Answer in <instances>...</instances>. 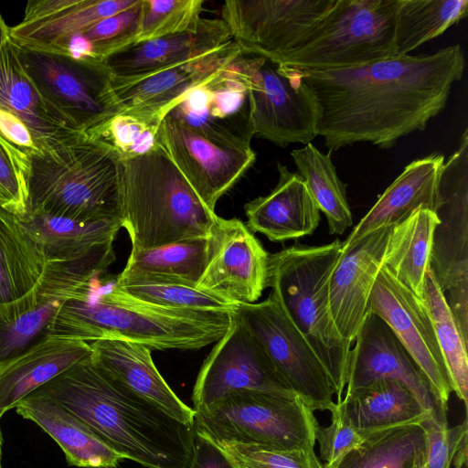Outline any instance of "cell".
Listing matches in <instances>:
<instances>
[{
	"mask_svg": "<svg viewBox=\"0 0 468 468\" xmlns=\"http://www.w3.org/2000/svg\"><path fill=\"white\" fill-rule=\"evenodd\" d=\"M452 465L454 468H467V439L455 453Z\"/></svg>",
	"mask_w": 468,
	"mask_h": 468,
	"instance_id": "681fc988",
	"label": "cell"
},
{
	"mask_svg": "<svg viewBox=\"0 0 468 468\" xmlns=\"http://www.w3.org/2000/svg\"><path fill=\"white\" fill-rule=\"evenodd\" d=\"M40 250L45 262L80 259L113 242L122 228L119 219L83 221L28 210L19 218Z\"/></svg>",
	"mask_w": 468,
	"mask_h": 468,
	"instance_id": "1f68e13d",
	"label": "cell"
},
{
	"mask_svg": "<svg viewBox=\"0 0 468 468\" xmlns=\"http://www.w3.org/2000/svg\"><path fill=\"white\" fill-rule=\"evenodd\" d=\"M27 210L77 220L119 219L122 161L103 141L78 134L27 157Z\"/></svg>",
	"mask_w": 468,
	"mask_h": 468,
	"instance_id": "277c9868",
	"label": "cell"
},
{
	"mask_svg": "<svg viewBox=\"0 0 468 468\" xmlns=\"http://www.w3.org/2000/svg\"><path fill=\"white\" fill-rule=\"evenodd\" d=\"M467 0H399L396 17V57L410 55L465 18Z\"/></svg>",
	"mask_w": 468,
	"mask_h": 468,
	"instance_id": "74e56055",
	"label": "cell"
},
{
	"mask_svg": "<svg viewBox=\"0 0 468 468\" xmlns=\"http://www.w3.org/2000/svg\"><path fill=\"white\" fill-rule=\"evenodd\" d=\"M244 389L296 394L261 343L232 311L229 329L217 341L198 372L192 392L193 409L203 410Z\"/></svg>",
	"mask_w": 468,
	"mask_h": 468,
	"instance_id": "9a60e30c",
	"label": "cell"
},
{
	"mask_svg": "<svg viewBox=\"0 0 468 468\" xmlns=\"http://www.w3.org/2000/svg\"><path fill=\"white\" fill-rule=\"evenodd\" d=\"M139 0H32L23 20L9 28L16 45L53 51L68 37L136 5Z\"/></svg>",
	"mask_w": 468,
	"mask_h": 468,
	"instance_id": "d4e9b609",
	"label": "cell"
},
{
	"mask_svg": "<svg viewBox=\"0 0 468 468\" xmlns=\"http://www.w3.org/2000/svg\"><path fill=\"white\" fill-rule=\"evenodd\" d=\"M430 268L468 341V129L444 162Z\"/></svg>",
	"mask_w": 468,
	"mask_h": 468,
	"instance_id": "30bf717a",
	"label": "cell"
},
{
	"mask_svg": "<svg viewBox=\"0 0 468 468\" xmlns=\"http://www.w3.org/2000/svg\"><path fill=\"white\" fill-rule=\"evenodd\" d=\"M12 44L44 100L72 130L91 136L114 115L111 74L104 63Z\"/></svg>",
	"mask_w": 468,
	"mask_h": 468,
	"instance_id": "9c48e42d",
	"label": "cell"
},
{
	"mask_svg": "<svg viewBox=\"0 0 468 468\" xmlns=\"http://www.w3.org/2000/svg\"><path fill=\"white\" fill-rule=\"evenodd\" d=\"M299 175L328 223L331 235H341L353 225L346 185L339 179L331 154L311 143L291 152Z\"/></svg>",
	"mask_w": 468,
	"mask_h": 468,
	"instance_id": "8d00e7d4",
	"label": "cell"
},
{
	"mask_svg": "<svg viewBox=\"0 0 468 468\" xmlns=\"http://www.w3.org/2000/svg\"><path fill=\"white\" fill-rule=\"evenodd\" d=\"M241 54L239 46L232 39L207 53L144 75L111 76L115 113L131 112L161 123L191 89L213 77Z\"/></svg>",
	"mask_w": 468,
	"mask_h": 468,
	"instance_id": "d6986e66",
	"label": "cell"
},
{
	"mask_svg": "<svg viewBox=\"0 0 468 468\" xmlns=\"http://www.w3.org/2000/svg\"><path fill=\"white\" fill-rule=\"evenodd\" d=\"M269 256L241 220L218 218L197 287L234 303H253L267 288Z\"/></svg>",
	"mask_w": 468,
	"mask_h": 468,
	"instance_id": "44dd1931",
	"label": "cell"
},
{
	"mask_svg": "<svg viewBox=\"0 0 468 468\" xmlns=\"http://www.w3.org/2000/svg\"><path fill=\"white\" fill-rule=\"evenodd\" d=\"M158 142L211 211L256 161L252 148L221 146L167 117L160 123Z\"/></svg>",
	"mask_w": 468,
	"mask_h": 468,
	"instance_id": "ffe728a7",
	"label": "cell"
},
{
	"mask_svg": "<svg viewBox=\"0 0 468 468\" xmlns=\"http://www.w3.org/2000/svg\"><path fill=\"white\" fill-rule=\"evenodd\" d=\"M329 411L330 424L317 427L315 441L324 468H335L349 452L364 441L366 436L360 434L349 423L338 403H335Z\"/></svg>",
	"mask_w": 468,
	"mask_h": 468,
	"instance_id": "bcb514c9",
	"label": "cell"
},
{
	"mask_svg": "<svg viewBox=\"0 0 468 468\" xmlns=\"http://www.w3.org/2000/svg\"><path fill=\"white\" fill-rule=\"evenodd\" d=\"M209 441L233 468H324L314 449L276 451L224 441Z\"/></svg>",
	"mask_w": 468,
	"mask_h": 468,
	"instance_id": "7bdbcfd3",
	"label": "cell"
},
{
	"mask_svg": "<svg viewBox=\"0 0 468 468\" xmlns=\"http://www.w3.org/2000/svg\"><path fill=\"white\" fill-rule=\"evenodd\" d=\"M218 218L160 146L122 161L119 220L129 234L132 251L208 238Z\"/></svg>",
	"mask_w": 468,
	"mask_h": 468,
	"instance_id": "5b68a950",
	"label": "cell"
},
{
	"mask_svg": "<svg viewBox=\"0 0 468 468\" xmlns=\"http://www.w3.org/2000/svg\"><path fill=\"white\" fill-rule=\"evenodd\" d=\"M15 409L54 439L70 466L116 468L126 460L74 414L43 394L32 392Z\"/></svg>",
	"mask_w": 468,
	"mask_h": 468,
	"instance_id": "f546056e",
	"label": "cell"
},
{
	"mask_svg": "<svg viewBox=\"0 0 468 468\" xmlns=\"http://www.w3.org/2000/svg\"><path fill=\"white\" fill-rule=\"evenodd\" d=\"M9 27L5 24L4 18L0 15V54L2 48L9 37Z\"/></svg>",
	"mask_w": 468,
	"mask_h": 468,
	"instance_id": "f907efd6",
	"label": "cell"
},
{
	"mask_svg": "<svg viewBox=\"0 0 468 468\" xmlns=\"http://www.w3.org/2000/svg\"><path fill=\"white\" fill-rule=\"evenodd\" d=\"M45 263L19 218L0 207V308L31 290Z\"/></svg>",
	"mask_w": 468,
	"mask_h": 468,
	"instance_id": "836d02e7",
	"label": "cell"
},
{
	"mask_svg": "<svg viewBox=\"0 0 468 468\" xmlns=\"http://www.w3.org/2000/svg\"><path fill=\"white\" fill-rule=\"evenodd\" d=\"M27 157L0 135V207L18 218L27 210Z\"/></svg>",
	"mask_w": 468,
	"mask_h": 468,
	"instance_id": "f6af8a7d",
	"label": "cell"
},
{
	"mask_svg": "<svg viewBox=\"0 0 468 468\" xmlns=\"http://www.w3.org/2000/svg\"><path fill=\"white\" fill-rule=\"evenodd\" d=\"M464 68L463 48L455 44L356 68L292 70L316 96L318 135L331 153L360 142L390 148L399 138L423 131L445 107Z\"/></svg>",
	"mask_w": 468,
	"mask_h": 468,
	"instance_id": "6da1fadb",
	"label": "cell"
},
{
	"mask_svg": "<svg viewBox=\"0 0 468 468\" xmlns=\"http://www.w3.org/2000/svg\"><path fill=\"white\" fill-rule=\"evenodd\" d=\"M237 58L191 89L165 117L221 146L251 148V101Z\"/></svg>",
	"mask_w": 468,
	"mask_h": 468,
	"instance_id": "e0dca14e",
	"label": "cell"
},
{
	"mask_svg": "<svg viewBox=\"0 0 468 468\" xmlns=\"http://www.w3.org/2000/svg\"><path fill=\"white\" fill-rule=\"evenodd\" d=\"M391 227L376 229L342 247L329 281L333 321L353 346L367 313L370 293L383 266Z\"/></svg>",
	"mask_w": 468,
	"mask_h": 468,
	"instance_id": "603a6c76",
	"label": "cell"
},
{
	"mask_svg": "<svg viewBox=\"0 0 468 468\" xmlns=\"http://www.w3.org/2000/svg\"><path fill=\"white\" fill-rule=\"evenodd\" d=\"M438 223L435 212L420 208L392 226L387 245L383 266L420 299H423L433 232Z\"/></svg>",
	"mask_w": 468,
	"mask_h": 468,
	"instance_id": "d6a6232c",
	"label": "cell"
},
{
	"mask_svg": "<svg viewBox=\"0 0 468 468\" xmlns=\"http://www.w3.org/2000/svg\"><path fill=\"white\" fill-rule=\"evenodd\" d=\"M204 0H142L133 45L196 29Z\"/></svg>",
	"mask_w": 468,
	"mask_h": 468,
	"instance_id": "60d3db41",
	"label": "cell"
},
{
	"mask_svg": "<svg viewBox=\"0 0 468 468\" xmlns=\"http://www.w3.org/2000/svg\"><path fill=\"white\" fill-rule=\"evenodd\" d=\"M423 300L426 302L431 314L452 391L464 403L466 408L468 399V341L463 337L431 268L426 272Z\"/></svg>",
	"mask_w": 468,
	"mask_h": 468,
	"instance_id": "f35d334b",
	"label": "cell"
},
{
	"mask_svg": "<svg viewBox=\"0 0 468 468\" xmlns=\"http://www.w3.org/2000/svg\"><path fill=\"white\" fill-rule=\"evenodd\" d=\"M420 424L427 440V456L421 468H451L455 453L468 439L467 420L449 428L447 420L431 415Z\"/></svg>",
	"mask_w": 468,
	"mask_h": 468,
	"instance_id": "7dc6e473",
	"label": "cell"
},
{
	"mask_svg": "<svg viewBox=\"0 0 468 468\" xmlns=\"http://www.w3.org/2000/svg\"><path fill=\"white\" fill-rule=\"evenodd\" d=\"M114 259L113 245L104 244L80 259L46 262L27 294L0 308V365L45 336L62 303Z\"/></svg>",
	"mask_w": 468,
	"mask_h": 468,
	"instance_id": "7c38bea8",
	"label": "cell"
},
{
	"mask_svg": "<svg viewBox=\"0 0 468 468\" xmlns=\"http://www.w3.org/2000/svg\"><path fill=\"white\" fill-rule=\"evenodd\" d=\"M232 39L221 18H202L194 30L133 45L103 63L112 77H136L193 58Z\"/></svg>",
	"mask_w": 468,
	"mask_h": 468,
	"instance_id": "f1b7e54d",
	"label": "cell"
},
{
	"mask_svg": "<svg viewBox=\"0 0 468 468\" xmlns=\"http://www.w3.org/2000/svg\"><path fill=\"white\" fill-rule=\"evenodd\" d=\"M113 285L132 298L165 308L230 312L236 304L197 286L174 280L117 277Z\"/></svg>",
	"mask_w": 468,
	"mask_h": 468,
	"instance_id": "ab89813d",
	"label": "cell"
},
{
	"mask_svg": "<svg viewBox=\"0 0 468 468\" xmlns=\"http://www.w3.org/2000/svg\"><path fill=\"white\" fill-rule=\"evenodd\" d=\"M399 0H336L306 39L275 65L294 70L365 66L396 57Z\"/></svg>",
	"mask_w": 468,
	"mask_h": 468,
	"instance_id": "52a82bcc",
	"label": "cell"
},
{
	"mask_svg": "<svg viewBox=\"0 0 468 468\" xmlns=\"http://www.w3.org/2000/svg\"><path fill=\"white\" fill-rule=\"evenodd\" d=\"M96 277L62 303L46 335L88 343L115 337L151 350H197L217 342L230 325L232 311L156 306L113 284L100 287Z\"/></svg>",
	"mask_w": 468,
	"mask_h": 468,
	"instance_id": "3957f363",
	"label": "cell"
},
{
	"mask_svg": "<svg viewBox=\"0 0 468 468\" xmlns=\"http://www.w3.org/2000/svg\"><path fill=\"white\" fill-rule=\"evenodd\" d=\"M296 394L256 389L232 392L196 411V432L224 441L276 451L314 449L318 421Z\"/></svg>",
	"mask_w": 468,
	"mask_h": 468,
	"instance_id": "ba28073f",
	"label": "cell"
},
{
	"mask_svg": "<svg viewBox=\"0 0 468 468\" xmlns=\"http://www.w3.org/2000/svg\"><path fill=\"white\" fill-rule=\"evenodd\" d=\"M142 0L108 16L80 33L90 45L94 59L104 62L112 54L133 45Z\"/></svg>",
	"mask_w": 468,
	"mask_h": 468,
	"instance_id": "ee69618b",
	"label": "cell"
},
{
	"mask_svg": "<svg viewBox=\"0 0 468 468\" xmlns=\"http://www.w3.org/2000/svg\"><path fill=\"white\" fill-rule=\"evenodd\" d=\"M91 360L112 380L176 420L194 425L196 411L172 390L156 368L147 346L121 339L90 343Z\"/></svg>",
	"mask_w": 468,
	"mask_h": 468,
	"instance_id": "cb8c5ba5",
	"label": "cell"
},
{
	"mask_svg": "<svg viewBox=\"0 0 468 468\" xmlns=\"http://www.w3.org/2000/svg\"><path fill=\"white\" fill-rule=\"evenodd\" d=\"M338 404L349 423L364 436L420 423L431 415L406 386L389 379L346 391Z\"/></svg>",
	"mask_w": 468,
	"mask_h": 468,
	"instance_id": "4dcf8cb0",
	"label": "cell"
},
{
	"mask_svg": "<svg viewBox=\"0 0 468 468\" xmlns=\"http://www.w3.org/2000/svg\"><path fill=\"white\" fill-rule=\"evenodd\" d=\"M160 123L131 112H116L91 136L109 144L122 161L144 155L160 146Z\"/></svg>",
	"mask_w": 468,
	"mask_h": 468,
	"instance_id": "b9f144b4",
	"label": "cell"
},
{
	"mask_svg": "<svg viewBox=\"0 0 468 468\" xmlns=\"http://www.w3.org/2000/svg\"><path fill=\"white\" fill-rule=\"evenodd\" d=\"M444 162L441 154L432 153L407 165L342 242V247L376 229L397 225L420 208L435 212Z\"/></svg>",
	"mask_w": 468,
	"mask_h": 468,
	"instance_id": "83f0119b",
	"label": "cell"
},
{
	"mask_svg": "<svg viewBox=\"0 0 468 468\" xmlns=\"http://www.w3.org/2000/svg\"><path fill=\"white\" fill-rule=\"evenodd\" d=\"M1 455H2V436L0 431V468H1Z\"/></svg>",
	"mask_w": 468,
	"mask_h": 468,
	"instance_id": "816d5d0a",
	"label": "cell"
},
{
	"mask_svg": "<svg viewBox=\"0 0 468 468\" xmlns=\"http://www.w3.org/2000/svg\"><path fill=\"white\" fill-rule=\"evenodd\" d=\"M35 391L62 405L125 459L146 468H189L192 463L195 426L117 384L91 356Z\"/></svg>",
	"mask_w": 468,
	"mask_h": 468,
	"instance_id": "7a4b0ae2",
	"label": "cell"
},
{
	"mask_svg": "<svg viewBox=\"0 0 468 468\" xmlns=\"http://www.w3.org/2000/svg\"><path fill=\"white\" fill-rule=\"evenodd\" d=\"M78 134L44 100L8 37L0 54V135L27 157Z\"/></svg>",
	"mask_w": 468,
	"mask_h": 468,
	"instance_id": "ac0fdd59",
	"label": "cell"
},
{
	"mask_svg": "<svg viewBox=\"0 0 468 468\" xmlns=\"http://www.w3.org/2000/svg\"><path fill=\"white\" fill-rule=\"evenodd\" d=\"M210 250V237L132 251L118 277L146 276L197 286Z\"/></svg>",
	"mask_w": 468,
	"mask_h": 468,
	"instance_id": "d590c367",
	"label": "cell"
},
{
	"mask_svg": "<svg viewBox=\"0 0 468 468\" xmlns=\"http://www.w3.org/2000/svg\"><path fill=\"white\" fill-rule=\"evenodd\" d=\"M342 250L336 239L319 246L295 244L270 254L266 287L305 337L335 386L336 401L346 390L350 349L333 321L329 281Z\"/></svg>",
	"mask_w": 468,
	"mask_h": 468,
	"instance_id": "8992f818",
	"label": "cell"
},
{
	"mask_svg": "<svg viewBox=\"0 0 468 468\" xmlns=\"http://www.w3.org/2000/svg\"><path fill=\"white\" fill-rule=\"evenodd\" d=\"M237 63L250 90L254 135L280 147L307 144L318 135V101L294 70L250 54Z\"/></svg>",
	"mask_w": 468,
	"mask_h": 468,
	"instance_id": "8fae6325",
	"label": "cell"
},
{
	"mask_svg": "<svg viewBox=\"0 0 468 468\" xmlns=\"http://www.w3.org/2000/svg\"><path fill=\"white\" fill-rule=\"evenodd\" d=\"M189 468H233L220 450L197 433L192 463Z\"/></svg>",
	"mask_w": 468,
	"mask_h": 468,
	"instance_id": "c3c4849f",
	"label": "cell"
},
{
	"mask_svg": "<svg viewBox=\"0 0 468 468\" xmlns=\"http://www.w3.org/2000/svg\"><path fill=\"white\" fill-rule=\"evenodd\" d=\"M275 187L244 206L247 227L270 240L284 242L311 235L317 229L320 210L303 179L282 163Z\"/></svg>",
	"mask_w": 468,
	"mask_h": 468,
	"instance_id": "4316f807",
	"label": "cell"
},
{
	"mask_svg": "<svg viewBox=\"0 0 468 468\" xmlns=\"http://www.w3.org/2000/svg\"><path fill=\"white\" fill-rule=\"evenodd\" d=\"M235 315L256 337L292 389L314 411L335 404V386L324 365L275 296L236 303Z\"/></svg>",
	"mask_w": 468,
	"mask_h": 468,
	"instance_id": "4fadbf2b",
	"label": "cell"
},
{
	"mask_svg": "<svg viewBox=\"0 0 468 468\" xmlns=\"http://www.w3.org/2000/svg\"><path fill=\"white\" fill-rule=\"evenodd\" d=\"M90 343L46 335L0 365V419L29 394L90 358Z\"/></svg>",
	"mask_w": 468,
	"mask_h": 468,
	"instance_id": "484cf974",
	"label": "cell"
},
{
	"mask_svg": "<svg viewBox=\"0 0 468 468\" xmlns=\"http://www.w3.org/2000/svg\"><path fill=\"white\" fill-rule=\"evenodd\" d=\"M354 344L346 391L378 380H395L406 386L432 416L447 420L420 367L379 316L367 313Z\"/></svg>",
	"mask_w": 468,
	"mask_h": 468,
	"instance_id": "7402d4cb",
	"label": "cell"
},
{
	"mask_svg": "<svg viewBox=\"0 0 468 468\" xmlns=\"http://www.w3.org/2000/svg\"><path fill=\"white\" fill-rule=\"evenodd\" d=\"M367 312L379 316L393 331L426 378L441 410L447 412L452 388L426 302L382 266Z\"/></svg>",
	"mask_w": 468,
	"mask_h": 468,
	"instance_id": "2e32d148",
	"label": "cell"
},
{
	"mask_svg": "<svg viewBox=\"0 0 468 468\" xmlns=\"http://www.w3.org/2000/svg\"><path fill=\"white\" fill-rule=\"evenodd\" d=\"M426 456L425 431L411 423L366 435L335 468H421Z\"/></svg>",
	"mask_w": 468,
	"mask_h": 468,
	"instance_id": "e575fe53",
	"label": "cell"
},
{
	"mask_svg": "<svg viewBox=\"0 0 468 468\" xmlns=\"http://www.w3.org/2000/svg\"><path fill=\"white\" fill-rule=\"evenodd\" d=\"M336 0H229L221 19L243 54L272 63L302 44Z\"/></svg>",
	"mask_w": 468,
	"mask_h": 468,
	"instance_id": "5bb4252c",
	"label": "cell"
}]
</instances>
